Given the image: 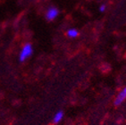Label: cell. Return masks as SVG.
Returning <instances> with one entry per match:
<instances>
[{
	"label": "cell",
	"instance_id": "obj_3",
	"mask_svg": "<svg viewBox=\"0 0 126 125\" xmlns=\"http://www.w3.org/2000/svg\"><path fill=\"white\" fill-rule=\"evenodd\" d=\"M125 99H126V87L117 95L116 98L114 99V105H115V106H119V105H121Z\"/></svg>",
	"mask_w": 126,
	"mask_h": 125
},
{
	"label": "cell",
	"instance_id": "obj_4",
	"mask_svg": "<svg viewBox=\"0 0 126 125\" xmlns=\"http://www.w3.org/2000/svg\"><path fill=\"white\" fill-rule=\"evenodd\" d=\"M63 114H64V113H63V111H59V112H57V113L55 114V116H54V120H53L54 123L56 124V123H60L63 117Z\"/></svg>",
	"mask_w": 126,
	"mask_h": 125
},
{
	"label": "cell",
	"instance_id": "obj_6",
	"mask_svg": "<svg viewBox=\"0 0 126 125\" xmlns=\"http://www.w3.org/2000/svg\"><path fill=\"white\" fill-rule=\"evenodd\" d=\"M106 9H107V6H106L105 5H101L99 6V11H100L101 13L105 12V11H106Z\"/></svg>",
	"mask_w": 126,
	"mask_h": 125
},
{
	"label": "cell",
	"instance_id": "obj_2",
	"mask_svg": "<svg viewBox=\"0 0 126 125\" xmlns=\"http://www.w3.org/2000/svg\"><path fill=\"white\" fill-rule=\"evenodd\" d=\"M58 15H59L58 9L56 7H55V6H51L47 11L46 18L47 21H53L54 19H56V17L58 16Z\"/></svg>",
	"mask_w": 126,
	"mask_h": 125
},
{
	"label": "cell",
	"instance_id": "obj_1",
	"mask_svg": "<svg viewBox=\"0 0 126 125\" xmlns=\"http://www.w3.org/2000/svg\"><path fill=\"white\" fill-rule=\"evenodd\" d=\"M32 52H33V48H32V44L30 43L25 44L24 47H22V49L20 52L19 61L20 62H24L27 58H29L32 55Z\"/></svg>",
	"mask_w": 126,
	"mask_h": 125
},
{
	"label": "cell",
	"instance_id": "obj_5",
	"mask_svg": "<svg viewBox=\"0 0 126 125\" xmlns=\"http://www.w3.org/2000/svg\"><path fill=\"white\" fill-rule=\"evenodd\" d=\"M67 36L69 38H72V39H74V38H77L79 36V31L76 29L73 28V29H70L67 31Z\"/></svg>",
	"mask_w": 126,
	"mask_h": 125
}]
</instances>
